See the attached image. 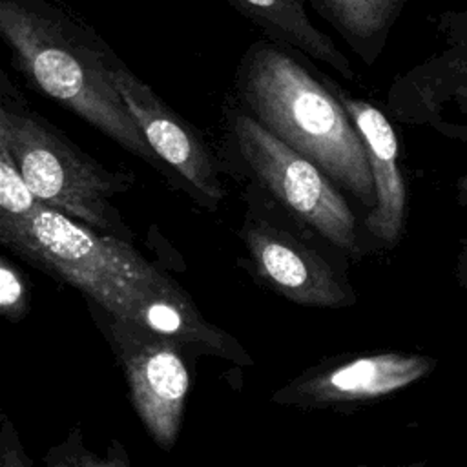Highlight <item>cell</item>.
Instances as JSON below:
<instances>
[{
  "mask_svg": "<svg viewBox=\"0 0 467 467\" xmlns=\"http://www.w3.org/2000/svg\"><path fill=\"white\" fill-rule=\"evenodd\" d=\"M239 237L255 275L285 299L314 308H345L356 294L345 275L312 243L288 226L290 213L257 186H246Z\"/></svg>",
  "mask_w": 467,
  "mask_h": 467,
  "instance_id": "7",
  "label": "cell"
},
{
  "mask_svg": "<svg viewBox=\"0 0 467 467\" xmlns=\"http://www.w3.org/2000/svg\"><path fill=\"white\" fill-rule=\"evenodd\" d=\"M308 4L363 62L374 64L405 0H308Z\"/></svg>",
  "mask_w": 467,
  "mask_h": 467,
  "instance_id": "12",
  "label": "cell"
},
{
  "mask_svg": "<svg viewBox=\"0 0 467 467\" xmlns=\"http://www.w3.org/2000/svg\"><path fill=\"white\" fill-rule=\"evenodd\" d=\"M117 86L146 142L168 170L170 181L199 206L215 212L226 192L219 157L206 137L126 64L117 73Z\"/></svg>",
  "mask_w": 467,
  "mask_h": 467,
  "instance_id": "8",
  "label": "cell"
},
{
  "mask_svg": "<svg viewBox=\"0 0 467 467\" xmlns=\"http://www.w3.org/2000/svg\"><path fill=\"white\" fill-rule=\"evenodd\" d=\"M252 22L266 40L325 64L343 78H354L350 58L308 16V0H224Z\"/></svg>",
  "mask_w": 467,
  "mask_h": 467,
  "instance_id": "11",
  "label": "cell"
},
{
  "mask_svg": "<svg viewBox=\"0 0 467 467\" xmlns=\"http://www.w3.org/2000/svg\"><path fill=\"white\" fill-rule=\"evenodd\" d=\"M40 201L26 182L9 150L0 144V219L29 215Z\"/></svg>",
  "mask_w": 467,
  "mask_h": 467,
  "instance_id": "14",
  "label": "cell"
},
{
  "mask_svg": "<svg viewBox=\"0 0 467 467\" xmlns=\"http://www.w3.org/2000/svg\"><path fill=\"white\" fill-rule=\"evenodd\" d=\"M219 124L223 170L257 186L332 246L358 254L354 212L316 162L257 124L232 97L223 104Z\"/></svg>",
  "mask_w": 467,
  "mask_h": 467,
  "instance_id": "5",
  "label": "cell"
},
{
  "mask_svg": "<svg viewBox=\"0 0 467 467\" xmlns=\"http://www.w3.org/2000/svg\"><path fill=\"white\" fill-rule=\"evenodd\" d=\"M436 361L421 354L374 352L325 359L272 394V401L303 410L337 409L390 396L429 376Z\"/></svg>",
  "mask_w": 467,
  "mask_h": 467,
  "instance_id": "9",
  "label": "cell"
},
{
  "mask_svg": "<svg viewBox=\"0 0 467 467\" xmlns=\"http://www.w3.org/2000/svg\"><path fill=\"white\" fill-rule=\"evenodd\" d=\"M458 201L467 206V175L458 181Z\"/></svg>",
  "mask_w": 467,
  "mask_h": 467,
  "instance_id": "18",
  "label": "cell"
},
{
  "mask_svg": "<svg viewBox=\"0 0 467 467\" xmlns=\"http://www.w3.org/2000/svg\"><path fill=\"white\" fill-rule=\"evenodd\" d=\"M330 78L306 57L265 38L243 53L232 99L257 124L316 162L341 192L372 210L376 190L365 144Z\"/></svg>",
  "mask_w": 467,
  "mask_h": 467,
  "instance_id": "3",
  "label": "cell"
},
{
  "mask_svg": "<svg viewBox=\"0 0 467 467\" xmlns=\"http://www.w3.org/2000/svg\"><path fill=\"white\" fill-rule=\"evenodd\" d=\"M0 144L42 204L99 234L133 243L113 204V197L133 186V173L109 170L88 155L26 100L5 71H0Z\"/></svg>",
  "mask_w": 467,
  "mask_h": 467,
  "instance_id": "4",
  "label": "cell"
},
{
  "mask_svg": "<svg viewBox=\"0 0 467 467\" xmlns=\"http://www.w3.org/2000/svg\"><path fill=\"white\" fill-rule=\"evenodd\" d=\"M0 243L115 317L177 339L195 354L254 365L243 345L210 323L193 299L148 263L133 243L99 234L42 202L29 215L0 219Z\"/></svg>",
  "mask_w": 467,
  "mask_h": 467,
  "instance_id": "1",
  "label": "cell"
},
{
  "mask_svg": "<svg viewBox=\"0 0 467 467\" xmlns=\"http://www.w3.org/2000/svg\"><path fill=\"white\" fill-rule=\"evenodd\" d=\"M425 462H412V463H401V465H348V467H423Z\"/></svg>",
  "mask_w": 467,
  "mask_h": 467,
  "instance_id": "19",
  "label": "cell"
},
{
  "mask_svg": "<svg viewBox=\"0 0 467 467\" xmlns=\"http://www.w3.org/2000/svg\"><path fill=\"white\" fill-rule=\"evenodd\" d=\"M330 84L361 135L374 181L376 204L368 210L365 226L385 246H394L403 234L407 210V193L398 164V139L394 128L372 102L350 95L334 78H330Z\"/></svg>",
  "mask_w": 467,
  "mask_h": 467,
  "instance_id": "10",
  "label": "cell"
},
{
  "mask_svg": "<svg viewBox=\"0 0 467 467\" xmlns=\"http://www.w3.org/2000/svg\"><path fill=\"white\" fill-rule=\"evenodd\" d=\"M46 467H131V458L124 443L113 438L104 456L93 452L78 427L67 431L62 441L51 445L44 456Z\"/></svg>",
  "mask_w": 467,
  "mask_h": 467,
  "instance_id": "13",
  "label": "cell"
},
{
  "mask_svg": "<svg viewBox=\"0 0 467 467\" xmlns=\"http://www.w3.org/2000/svg\"><path fill=\"white\" fill-rule=\"evenodd\" d=\"M88 305L124 372L142 427L159 449L171 451L193 383L188 352H195L177 339Z\"/></svg>",
  "mask_w": 467,
  "mask_h": 467,
  "instance_id": "6",
  "label": "cell"
},
{
  "mask_svg": "<svg viewBox=\"0 0 467 467\" xmlns=\"http://www.w3.org/2000/svg\"><path fill=\"white\" fill-rule=\"evenodd\" d=\"M0 467H33L11 418L0 414Z\"/></svg>",
  "mask_w": 467,
  "mask_h": 467,
  "instance_id": "16",
  "label": "cell"
},
{
  "mask_svg": "<svg viewBox=\"0 0 467 467\" xmlns=\"http://www.w3.org/2000/svg\"><path fill=\"white\" fill-rule=\"evenodd\" d=\"M0 36L31 89L170 181L119 91L124 62L91 26L57 0H0Z\"/></svg>",
  "mask_w": 467,
  "mask_h": 467,
  "instance_id": "2",
  "label": "cell"
},
{
  "mask_svg": "<svg viewBox=\"0 0 467 467\" xmlns=\"http://www.w3.org/2000/svg\"><path fill=\"white\" fill-rule=\"evenodd\" d=\"M456 279L463 290H467V239L463 241L456 259Z\"/></svg>",
  "mask_w": 467,
  "mask_h": 467,
  "instance_id": "17",
  "label": "cell"
},
{
  "mask_svg": "<svg viewBox=\"0 0 467 467\" xmlns=\"http://www.w3.org/2000/svg\"><path fill=\"white\" fill-rule=\"evenodd\" d=\"M29 288L7 255L0 259V312L9 323L22 321L29 312Z\"/></svg>",
  "mask_w": 467,
  "mask_h": 467,
  "instance_id": "15",
  "label": "cell"
}]
</instances>
